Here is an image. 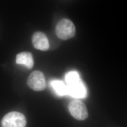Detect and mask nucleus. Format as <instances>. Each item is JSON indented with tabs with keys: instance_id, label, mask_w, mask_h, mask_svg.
I'll return each instance as SVG.
<instances>
[{
	"instance_id": "f257e3e1",
	"label": "nucleus",
	"mask_w": 127,
	"mask_h": 127,
	"mask_svg": "<svg viewBox=\"0 0 127 127\" xmlns=\"http://www.w3.org/2000/svg\"><path fill=\"white\" fill-rule=\"evenodd\" d=\"M55 32L59 39L66 40L74 36L75 33V27L72 21L63 18L57 24Z\"/></svg>"
},
{
	"instance_id": "f03ea898",
	"label": "nucleus",
	"mask_w": 127,
	"mask_h": 127,
	"mask_svg": "<svg viewBox=\"0 0 127 127\" xmlns=\"http://www.w3.org/2000/svg\"><path fill=\"white\" fill-rule=\"evenodd\" d=\"M27 121L24 114L12 112L5 115L1 121L2 127H26Z\"/></svg>"
},
{
	"instance_id": "7ed1b4c3",
	"label": "nucleus",
	"mask_w": 127,
	"mask_h": 127,
	"mask_svg": "<svg viewBox=\"0 0 127 127\" xmlns=\"http://www.w3.org/2000/svg\"><path fill=\"white\" fill-rule=\"evenodd\" d=\"M28 86L36 91H44L47 87V83L44 74L40 71L32 72L27 80Z\"/></svg>"
},
{
	"instance_id": "20e7f679",
	"label": "nucleus",
	"mask_w": 127,
	"mask_h": 127,
	"mask_svg": "<svg viewBox=\"0 0 127 127\" xmlns=\"http://www.w3.org/2000/svg\"><path fill=\"white\" fill-rule=\"evenodd\" d=\"M69 110L73 117L77 120L84 121L88 117L86 106L80 100L71 101L69 104Z\"/></svg>"
},
{
	"instance_id": "39448f33",
	"label": "nucleus",
	"mask_w": 127,
	"mask_h": 127,
	"mask_svg": "<svg viewBox=\"0 0 127 127\" xmlns=\"http://www.w3.org/2000/svg\"><path fill=\"white\" fill-rule=\"evenodd\" d=\"M67 94L76 98H85L87 96L86 88L82 80L67 84Z\"/></svg>"
},
{
	"instance_id": "423d86ee",
	"label": "nucleus",
	"mask_w": 127,
	"mask_h": 127,
	"mask_svg": "<svg viewBox=\"0 0 127 127\" xmlns=\"http://www.w3.org/2000/svg\"><path fill=\"white\" fill-rule=\"evenodd\" d=\"M34 47L38 50L47 51L49 48V42L45 34L42 32H35L32 37Z\"/></svg>"
},
{
	"instance_id": "0eeeda50",
	"label": "nucleus",
	"mask_w": 127,
	"mask_h": 127,
	"mask_svg": "<svg viewBox=\"0 0 127 127\" xmlns=\"http://www.w3.org/2000/svg\"><path fill=\"white\" fill-rule=\"evenodd\" d=\"M16 63L26 66L31 69L33 65V60L32 54L29 52H22L19 53L16 57Z\"/></svg>"
},
{
	"instance_id": "6e6552de",
	"label": "nucleus",
	"mask_w": 127,
	"mask_h": 127,
	"mask_svg": "<svg viewBox=\"0 0 127 127\" xmlns=\"http://www.w3.org/2000/svg\"><path fill=\"white\" fill-rule=\"evenodd\" d=\"M50 85L58 95L64 96L68 95L67 87L63 82L60 80H53L50 82Z\"/></svg>"
},
{
	"instance_id": "1a4fd4ad",
	"label": "nucleus",
	"mask_w": 127,
	"mask_h": 127,
	"mask_svg": "<svg viewBox=\"0 0 127 127\" xmlns=\"http://www.w3.org/2000/svg\"><path fill=\"white\" fill-rule=\"evenodd\" d=\"M65 79L67 84L81 80L79 73L76 71H71L67 73L65 75Z\"/></svg>"
}]
</instances>
